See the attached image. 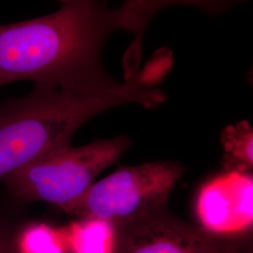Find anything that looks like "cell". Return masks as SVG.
<instances>
[{
    "label": "cell",
    "instance_id": "3",
    "mask_svg": "<svg viewBox=\"0 0 253 253\" xmlns=\"http://www.w3.org/2000/svg\"><path fill=\"white\" fill-rule=\"evenodd\" d=\"M129 145L126 136L79 147L67 145L43 155L2 182L6 192L21 202H44L67 212Z\"/></svg>",
    "mask_w": 253,
    "mask_h": 253
},
{
    "label": "cell",
    "instance_id": "6",
    "mask_svg": "<svg viewBox=\"0 0 253 253\" xmlns=\"http://www.w3.org/2000/svg\"><path fill=\"white\" fill-rule=\"evenodd\" d=\"M116 253H231L219 238L166 210L118 229Z\"/></svg>",
    "mask_w": 253,
    "mask_h": 253
},
{
    "label": "cell",
    "instance_id": "7",
    "mask_svg": "<svg viewBox=\"0 0 253 253\" xmlns=\"http://www.w3.org/2000/svg\"><path fill=\"white\" fill-rule=\"evenodd\" d=\"M68 253H116L118 230L96 217H79L63 231Z\"/></svg>",
    "mask_w": 253,
    "mask_h": 253
},
{
    "label": "cell",
    "instance_id": "9",
    "mask_svg": "<svg viewBox=\"0 0 253 253\" xmlns=\"http://www.w3.org/2000/svg\"><path fill=\"white\" fill-rule=\"evenodd\" d=\"M253 129L241 122L227 127L221 141L224 145V163L229 172H248L253 168Z\"/></svg>",
    "mask_w": 253,
    "mask_h": 253
},
{
    "label": "cell",
    "instance_id": "8",
    "mask_svg": "<svg viewBox=\"0 0 253 253\" xmlns=\"http://www.w3.org/2000/svg\"><path fill=\"white\" fill-rule=\"evenodd\" d=\"M26 203L0 194V253H21L19 239L28 222Z\"/></svg>",
    "mask_w": 253,
    "mask_h": 253
},
{
    "label": "cell",
    "instance_id": "2",
    "mask_svg": "<svg viewBox=\"0 0 253 253\" xmlns=\"http://www.w3.org/2000/svg\"><path fill=\"white\" fill-rule=\"evenodd\" d=\"M148 72L105 89L71 92L35 85L27 96L0 103V180L57 148L71 145L85 122L124 104L157 107L165 100Z\"/></svg>",
    "mask_w": 253,
    "mask_h": 253
},
{
    "label": "cell",
    "instance_id": "11",
    "mask_svg": "<svg viewBox=\"0 0 253 253\" xmlns=\"http://www.w3.org/2000/svg\"><path fill=\"white\" fill-rule=\"evenodd\" d=\"M245 253H253V250H248V251H247Z\"/></svg>",
    "mask_w": 253,
    "mask_h": 253
},
{
    "label": "cell",
    "instance_id": "4",
    "mask_svg": "<svg viewBox=\"0 0 253 253\" xmlns=\"http://www.w3.org/2000/svg\"><path fill=\"white\" fill-rule=\"evenodd\" d=\"M185 169L175 163H147L123 167L95 182L66 213L106 220L118 229L165 209Z\"/></svg>",
    "mask_w": 253,
    "mask_h": 253
},
{
    "label": "cell",
    "instance_id": "5",
    "mask_svg": "<svg viewBox=\"0 0 253 253\" xmlns=\"http://www.w3.org/2000/svg\"><path fill=\"white\" fill-rule=\"evenodd\" d=\"M253 179L249 172H228L199 191L196 217L200 229L214 237H229L252 230Z\"/></svg>",
    "mask_w": 253,
    "mask_h": 253
},
{
    "label": "cell",
    "instance_id": "1",
    "mask_svg": "<svg viewBox=\"0 0 253 253\" xmlns=\"http://www.w3.org/2000/svg\"><path fill=\"white\" fill-rule=\"evenodd\" d=\"M168 1H129L118 9L91 0L62 1L38 18L0 25V88L34 82L71 92L118 84L100 62L106 39L118 29L140 32Z\"/></svg>",
    "mask_w": 253,
    "mask_h": 253
},
{
    "label": "cell",
    "instance_id": "10",
    "mask_svg": "<svg viewBox=\"0 0 253 253\" xmlns=\"http://www.w3.org/2000/svg\"><path fill=\"white\" fill-rule=\"evenodd\" d=\"M19 244L21 253H68L63 231L45 222L28 221Z\"/></svg>",
    "mask_w": 253,
    "mask_h": 253
}]
</instances>
